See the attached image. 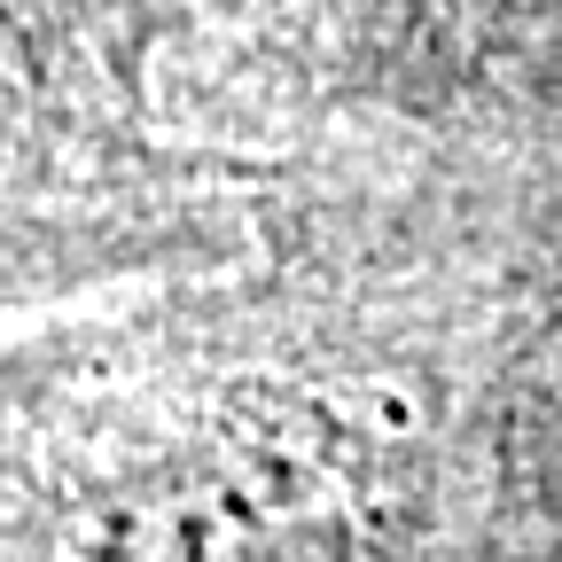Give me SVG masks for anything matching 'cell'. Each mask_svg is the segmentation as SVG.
<instances>
[{
  "label": "cell",
  "mask_w": 562,
  "mask_h": 562,
  "mask_svg": "<svg viewBox=\"0 0 562 562\" xmlns=\"http://www.w3.org/2000/svg\"><path fill=\"white\" fill-rule=\"evenodd\" d=\"M344 501V446L321 414L235 398L195 453L133 492L110 562H336Z\"/></svg>",
  "instance_id": "cell-1"
}]
</instances>
